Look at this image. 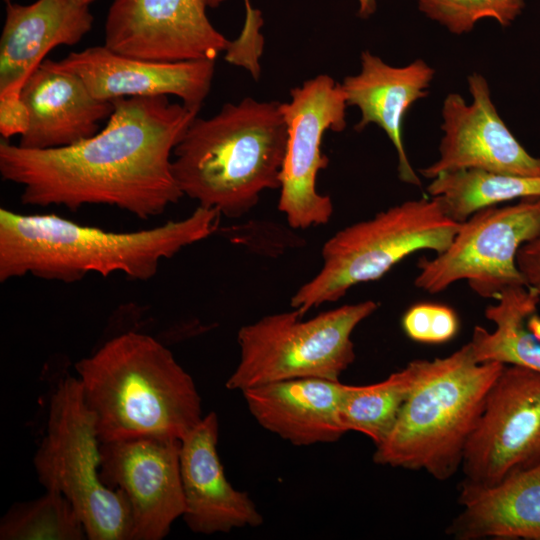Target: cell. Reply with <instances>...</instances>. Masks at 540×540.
<instances>
[{
  "label": "cell",
  "mask_w": 540,
  "mask_h": 540,
  "mask_svg": "<svg viewBox=\"0 0 540 540\" xmlns=\"http://www.w3.org/2000/svg\"><path fill=\"white\" fill-rule=\"evenodd\" d=\"M113 103L105 127L70 146L28 149L1 140V177L22 186L23 204L71 210L108 205L148 219L184 196L172 156L198 112L168 96Z\"/></svg>",
  "instance_id": "obj_1"
},
{
  "label": "cell",
  "mask_w": 540,
  "mask_h": 540,
  "mask_svg": "<svg viewBox=\"0 0 540 540\" xmlns=\"http://www.w3.org/2000/svg\"><path fill=\"white\" fill-rule=\"evenodd\" d=\"M218 210L199 206L186 218L153 228L114 232L55 214L25 215L0 209V281L31 274L65 283L89 273H122L149 280L164 259L211 236Z\"/></svg>",
  "instance_id": "obj_2"
},
{
  "label": "cell",
  "mask_w": 540,
  "mask_h": 540,
  "mask_svg": "<svg viewBox=\"0 0 540 540\" xmlns=\"http://www.w3.org/2000/svg\"><path fill=\"white\" fill-rule=\"evenodd\" d=\"M99 442L182 440L204 417L191 376L148 334L129 331L75 364Z\"/></svg>",
  "instance_id": "obj_3"
},
{
  "label": "cell",
  "mask_w": 540,
  "mask_h": 540,
  "mask_svg": "<svg viewBox=\"0 0 540 540\" xmlns=\"http://www.w3.org/2000/svg\"><path fill=\"white\" fill-rule=\"evenodd\" d=\"M286 144L281 103L247 97L196 116L174 148L172 171L184 196L237 218L263 191L280 188Z\"/></svg>",
  "instance_id": "obj_4"
},
{
  "label": "cell",
  "mask_w": 540,
  "mask_h": 540,
  "mask_svg": "<svg viewBox=\"0 0 540 540\" xmlns=\"http://www.w3.org/2000/svg\"><path fill=\"white\" fill-rule=\"evenodd\" d=\"M503 367L477 361L469 343L443 358L418 359L417 380L392 430L375 446L374 462L450 479L461 469L466 444Z\"/></svg>",
  "instance_id": "obj_5"
},
{
  "label": "cell",
  "mask_w": 540,
  "mask_h": 540,
  "mask_svg": "<svg viewBox=\"0 0 540 540\" xmlns=\"http://www.w3.org/2000/svg\"><path fill=\"white\" fill-rule=\"evenodd\" d=\"M461 223L430 198L408 200L351 224L322 247V267L291 298V307L310 309L341 299L353 286L380 279L405 257L421 250L435 254L451 243Z\"/></svg>",
  "instance_id": "obj_6"
},
{
  "label": "cell",
  "mask_w": 540,
  "mask_h": 540,
  "mask_svg": "<svg viewBox=\"0 0 540 540\" xmlns=\"http://www.w3.org/2000/svg\"><path fill=\"white\" fill-rule=\"evenodd\" d=\"M100 442L78 377L68 376L49 401L47 429L33 464L46 490L62 493L80 517L89 540H131L129 501L100 476Z\"/></svg>",
  "instance_id": "obj_7"
},
{
  "label": "cell",
  "mask_w": 540,
  "mask_h": 540,
  "mask_svg": "<svg viewBox=\"0 0 540 540\" xmlns=\"http://www.w3.org/2000/svg\"><path fill=\"white\" fill-rule=\"evenodd\" d=\"M379 307L373 300L346 304L303 320L293 309L262 317L237 334L240 360L229 390L296 378L339 380L354 362L355 328Z\"/></svg>",
  "instance_id": "obj_8"
},
{
  "label": "cell",
  "mask_w": 540,
  "mask_h": 540,
  "mask_svg": "<svg viewBox=\"0 0 540 540\" xmlns=\"http://www.w3.org/2000/svg\"><path fill=\"white\" fill-rule=\"evenodd\" d=\"M539 234L540 197L482 209L460 224L443 252L419 259L414 285L436 294L466 280L478 296L496 299L507 287L526 285L517 253Z\"/></svg>",
  "instance_id": "obj_9"
},
{
  "label": "cell",
  "mask_w": 540,
  "mask_h": 540,
  "mask_svg": "<svg viewBox=\"0 0 540 540\" xmlns=\"http://www.w3.org/2000/svg\"><path fill=\"white\" fill-rule=\"evenodd\" d=\"M346 97L342 86L327 74L305 81L281 103L287 125V144L280 173L278 209L296 229L324 225L333 214V203L320 194L316 182L328 166L321 151L326 131L346 127Z\"/></svg>",
  "instance_id": "obj_10"
},
{
  "label": "cell",
  "mask_w": 540,
  "mask_h": 540,
  "mask_svg": "<svg viewBox=\"0 0 540 540\" xmlns=\"http://www.w3.org/2000/svg\"><path fill=\"white\" fill-rule=\"evenodd\" d=\"M540 463V373L504 365L464 450L461 483L490 486Z\"/></svg>",
  "instance_id": "obj_11"
},
{
  "label": "cell",
  "mask_w": 540,
  "mask_h": 540,
  "mask_svg": "<svg viewBox=\"0 0 540 540\" xmlns=\"http://www.w3.org/2000/svg\"><path fill=\"white\" fill-rule=\"evenodd\" d=\"M180 446L179 439L155 436L100 442V476L129 501L131 540H161L183 516Z\"/></svg>",
  "instance_id": "obj_12"
},
{
  "label": "cell",
  "mask_w": 540,
  "mask_h": 540,
  "mask_svg": "<svg viewBox=\"0 0 540 540\" xmlns=\"http://www.w3.org/2000/svg\"><path fill=\"white\" fill-rule=\"evenodd\" d=\"M205 0H113L104 45L160 62L215 60L230 40L210 22Z\"/></svg>",
  "instance_id": "obj_13"
},
{
  "label": "cell",
  "mask_w": 540,
  "mask_h": 540,
  "mask_svg": "<svg viewBox=\"0 0 540 540\" xmlns=\"http://www.w3.org/2000/svg\"><path fill=\"white\" fill-rule=\"evenodd\" d=\"M467 80L472 103L467 104L458 93L446 96L439 158L420 169V174L433 179L442 172L479 168L516 176H540V159L526 151L501 119L485 77L474 72Z\"/></svg>",
  "instance_id": "obj_14"
},
{
  "label": "cell",
  "mask_w": 540,
  "mask_h": 540,
  "mask_svg": "<svg viewBox=\"0 0 540 540\" xmlns=\"http://www.w3.org/2000/svg\"><path fill=\"white\" fill-rule=\"evenodd\" d=\"M54 64L77 74L97 99L174 95L197 112L215 72V60L151 61L118 54L105 45L72 52Z\"/></svg>",
  "instance_id": "obj_15"
},
{
  "label": "cell",
  "mask_w": 540,
  "mask_h": 540,
  "mask_svg": "<svg viewBox=\"0 0 540 540\" xmlns=\"http://www.w3.org/2000/svg\"><path fill=\"white\" fill-rule=\"evenodd\" d=\"M219 422L210 412L181 440L180 473L185 501L183 519L200 534L258 527L263 517L246 492L225 476L217 452Z\"/></svg>",
  "instance_id": "obj_16"
},
{
  "label": "cell",
  "mask_w": 540,
  "mask_h": 540,
  "mask_svg": "<svg viewBox=\"0 0 540 540\" xmlns=\"http://www.w3.org/2000/svg\"><path fill=\"white\" fill-rule=\"evenodd\" d=\"M94 16L77 0L5 4L0 38V98H19L30 75L58 46H73L91 31Z\"/></svg>",
  "instance_id": "obj_17"
},
{
  "label": "cell",
  "mask_w": 540,
  "mask_h": 540,
  "mask_svg": "<svg viewBox=\"0 0 540 540\" xmlns=\"http://www.w3.org/2000/svg\"><path fill=\"white\" fill-rule=\"evenodd\" d=\"M21 98L29 125L19 146L50 149L86 140L101 129L99 123L114 111V103L95 98L75 73L45 59L25 82Z\"/></svg>",
  "instance_id": "obj_18"
},
{
  "label": "cell",
  "mask_w": 540,
  "mask_h": 540,
  "mask_svg": "<svg viewBox=\"0 0 540 540\" xmlns=\"http://www.w3.org/2000/svg\"><path fill=\"white\" fill-rule=\"evenodd\" d=\"M360 60V72L345 77L341 84L347 105L356 106L361 113L355 130L360 132L372 123L379 126L396 150L399 179L421 186L404 148L402 124L412 104L427 96L435 71L422 59L394 67L368 50L361 53Z\"/></svg>",
  "instance_id": "obj_19"
},
{
  "label": "cell",
  "mask_w": 540,
  "mask_h": 540,
  "mask_svg": "<svg viewBox=\"0 0 540 540\" xmlns=\"http://www.w3.org/2000/svg\"><path fill=\"white\" fill-rule=\"evenodd\" d=\"M343 383L296 378L243 390L247 407L260 426L297 446L338 441L346 432L339 422Z\"/></svg>",
  "instance_id": "obj_20"
},
{
  "label": "cell",
  "mask_w": 540,
  "mask_h": 540,
  "mask_svg": "<svg viewBox=\"0 0 540 540\" xmlns=\"http://www.w3.org/2000/svg\"><path fill=\"white\" fill-rule=\"evenodd\" d=\"M458 502L453 539L540 540V463L490 486L461 483Z\"/></svg>",
  "instance_id": "obj_21"
},
{
  "label": "cell",
  "mask_w": 540,
  "mask_h": 540,
  "mask_svg": "<svg viewBox=\"0 0 540 540\" xmlns=\"http://www.w3.org/2000/svg\"><path fill=\"white\" fill-rule=\"evenodd\" d=\"M495 300L485 309L494 330L476 326L468 342L475 359L540 373V294L526 285H515Z\"/></svg>",
  "instance_id": "obj_22"
},
{
  "label": "cell",
  "mask_w": 540,
  "mask_h": 540,
  "mask_svg": "<svg viewBox=\"0 0 540 540\" xmlns=\"http://www.w3.org/2000/svg\"><path fill=\"white\" fill-rule=\"evenodd\" d=\"M426 188L446 216L462 223L474 213L514 199L540 197V176L465 168L442 172Z\"/></svg>",
  "instance_id": "obj_23"
},
{
  "label": "cell",
  "mask_w": 540,
  "mask_h": 540,
  "mask_svg": "<svg viewBox=\"0 0 540 540\" xmlns=\"http://www.w3.org/2000/svg\"><path fill=\"white\" fill-rule=\"evenodd\" d=\"M418 359L369 385L343 384L339 422L345 432L368 436L377 446L392 430L418 376Z\"/></svg>",
  "instance_id": "obj_24"
},
{
  "label": "cell",
  "mask_w": 540,
  "mask_h": 540,
  "mask_svg": "<svg viewBox=\"0 0 540 540\" xmlns=\"http://www.w3.org/2000/svg\"><path fill=\"white\" fill-rule=\"evenodd\" d=\"M1 540H84V525L70 501L59 491L16 503L0 521Z\"/></svg>",
  "instance_id": "obj_25"
},
{
  "label": "cell",
  "mask_w": 540,
  "mask_h": 540,
  "mask_svg": "<svg viewBox=\"0 0 540 540\" xmlns=\"http://www.w3.org/2000/svg\"><path fill=\"white\" fill-rule=\"evenodd\" d=\"M428 19L456 35L468 33L480 20L491 18L511 25L525 8V0H415Z\"/></svg>",
  "instance_id": "obj_26"
},
{
  "label": "cell",
  "mask_w": 540,
  "mask_h": 540,
  "mask_svg": "<svg viewBox=\"0 0 540 540\" xmlns=\"http://www.w3.org/2000/svg\"><path fill=\"white\" fill-rule=\"evenodd\" d=\"M406 335L417 342L439 344L451 340L458 332L459 320L449 306L438 303H418L403 315Z\"/></svg>",
  "instance_id": "obj_27"
},
{
  "label": "cell",
  "mask_w": 540,
  "mask_h": 540,
  "mask_svg": "<svg viewBox=\"0 0 540 540\" xmlns=\"http://www.w3.org/2000/svg\"><path fill=\"white\" fill-rule=\"evenodd\" d=\"M29 125V113L22 98L0 99V134L9 140L25 133Z\"/></svg>",
  "instance_id": "obj_28"
},
{
  "label": "cell",
  "mask_w": 540,
  "mask_h": 540,
  "mask_svg": "<svg viewBox=\"0 0 540 540\" xmlns=\"http://www.w3.org/2000/svg\"><path fill=\"white\" fill-rule=\"evenodd\" d=\"M516 262L526 286L540 294V234L520 247Z\"/></svg>",
  "instance_id": "obj_29"
},
{
  "label": "cell",
  "mask_w": 540,
  "mask_h": 540,
  "mask_svg": "<svg viewBox=\"0 0 540 540\" xmlns=\"http://www.w3.org/2000/svg\"><path fill=\"white\" fill-rule=\"evenodd\" d=\"M358 4V16L367 19L372 16L377 10L376 0H356Z\"/></svg>",
  "instance_id": "obj_30"
},
{
  "label": "cell",
  "mask_w": 540,
  "mask_h": 540,
  "mask_svg": "<svg viewBox=\"0 0 540 540\" xmlns=\"http://www.w3.org/2000/svg\"><path fill=\"white\" fill-rule=\"evenodd\" d=\"M225 0H205L208 7L215 8L222 4ZM245 8L252 6L250 0H244Z\"/></svg>",
  "instance_id": "obj_31"
},
{
  "label": "cell",
  "mask_w": 540,
  "mask_h": 540,
  "mask_svg": "<svg viewBox=\"0 0 540 540\" xmlns=\"http://www.w3.org/2000/svg\"><path fill=\"white\" fill-rule=\"evenodd\" d=\"M77 1L80 2L81 4L89 6L92 2H94L96 0H77Z\"/></svg>",
  "instance_id": "obj_32"
},
{
  "label": "cell",
  "mask_w": 540,
  "mask_h": 540,
  "mask_svg": "<svg viewBox=\"0 0 540 540\" xmlns=\"http://www.w3.org/2000/svg\"><path fill=\"white\" fill-rule=\"evenodd\" d=\"M5 4L9 3L11 0H3Z\"/></svg>",
  "instance_id": "obj_33"
}]
</instances>
